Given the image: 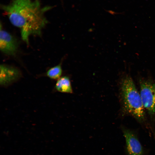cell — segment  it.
Returning <instances> with one entry per match:
<instances>
[{"label": "cell", "mask_w": 155, "mask_h": 155, "mask_svg": "<svg viewBox=\"0 0 155 155\" xmlns=\"http://www.w3.org/2000/svg\"><path fill=\"white\" fill-rule=\"evenodd\" d=\"M119 95L122 112L132 116L140 123H145L146 111L140 93L128 75L124 76L120 81Z\"/></svg>", "instance_id": "cell-2"}, {"label": "cell", "mask_w": 155, "mask_h": 155, "mask_svg": "<svg viewBox=\"0 0 155 155\" xmlns=\"http://www.w3.org/2000/svg\"><path fill=\"white\" fill-rule=\"evenodd\" d=\"M121 129L125 140V150L127 155H146V151L134 131L124 126Z\"/></svg>", "instance_id": "cell-4"}, {"label": "cell", "mask_w": 155, "mask_h": 155, "mask_svg": "<svg viewBox=\"0 0 155 155\" xmlns=\"http://www.w3.org/2000/svg\"><path fill=\"white\" fill-rule=\"evenodd\" d=\"M0 84L7 86L17 81L21 77V72L17 68L2 64L0 66Z\"/></svg>", "instance_id": "cell-6"}, {"label": "cell", "mask_w": 155, "mask_h": 155, "mask_svg": "<svg viewBox=\"0 0 155 155\" xmlns=\"http://www.w3.org/2000/svg\"><path fill=\"white\" fill-rule=\"evenodd\" d=\"M56 89L58 92L72 93L73 90L71 81L69 77L63 76L57 80L55 85Z\"/></svg>", "instance_id": "cell-7"}, {"label": "cell", "mask_w": 155, "mask_h": 155, "mask_svg": "<svg viewBox=\"0 0 155 155\" xmlns=\"http://www.w3.org/2000/svg\"><path fill=\"white\" fill-rule=\"evenodd\" d=\"M1 7L11 23L20 29L22 39L27 44L30 36L41 34L47 23L44 13L52 7L42 6L39 0H11Z\"/></svg>", "instance_id": "cell-1"}, {"label": "cell", "mask_w": 155, "mask_h": 155, "mask_svg": "<svg viewBox=\"0 0 155 155\" xmlns=\"http://www.w3.org/2000/svg\"><path fill=\"white\" fill-rule=\"evenodd\" d=\"M62 71L61 65L59 64L48 70L46 74L47 76L51 79L58 80L61 77Z\"/></svg>", "instance_id": "cell-8"}, {"label": "cell", "mask_w": 155, "mask_h": 155, "mask_svg": "<svg viewBox=\"0 0 155 155\" xmlns=\"http://www.w3.org/2000/svg\"><path fill=\"white\" fill-rule=\"evenodd\" d=\"M140 94L146 111L150 116H155V83L151 79L140 81Z\"/></svg>", "instance_id": "cell-3"}, {"label": "cell", "mask_w": 155, "mask_h": 155, "mask_svg": "<svg viewBox=\"0 0 155 155\" xmlns=\"http://www.w3.org/2000/svg\"><path fill=\"white\" fill-rule=\"evenodd\" d=\"M18 48V43L16 38L11 34L3 30L0 26V49L7 55L16 54Z\"/></svg>", "instance_id": "cell-5"}]
</instances>
